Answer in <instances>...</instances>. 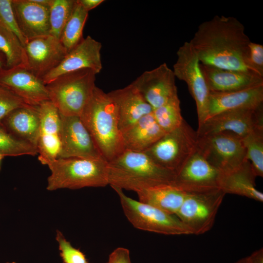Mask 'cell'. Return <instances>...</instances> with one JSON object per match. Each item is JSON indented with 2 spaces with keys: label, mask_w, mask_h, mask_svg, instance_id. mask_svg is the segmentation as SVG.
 Returning <instances> with one entry per match:
<instances>
[{
  "label": "cell",
  "mask_w": 263,
  "mask_h": 263,
  "mask_svg": "<svg viewBox=\"0 0 263 263\" xmlns=\"http://www.w3.org/2000/svg\"><path fill=\"white\" fill-rule=\"evenodd\" d=\"M152 114L157 124L166 133L179 127L184 120L181 115L178 95L153 110Z\"/></svg>",
  "instance_id": "cell-29"
},
{
  "label": "cell",
  "mask_w": 263,
  "mask_h": 263,
  "mask_svg": "<svg viewBox=\"0 0 263 263\" xmlns=\"http://www.w3.org/2000/svg\"><path fill=\"white\" fill-rule=\"evenodd\" d=\"M247 65L255 74L263 77V45L251 41L248 46Z\"/></svg>",
  "instance_id": "cell-36"
},
{
  "label": "cell",
  "mask_w": 263,
  "mask_h": 263,
  "mask_svg": "<svg viewBox=\"0 0 263 263\" xmlns=\"http://www.w3.org/2000/svg\"><path fill=\"white\" fill-rule=\"evenodd\" d=\"M96 75L83 69L62 75L46 85L50 101L61 115L80 116L96 86Z\"/></svg>",
  "instance_id": "cell-5"
},
{
  "label": "cell",
  "mask_w": 263,
  "mask_h": 263,
  "mask_svg": "<svg viewBox=\"0 0 263 263\" xmlns=\"http://www.w3.org/2000/svg\"><path fill=\"white\" fill-rule=\"evenodd\" d=\"M165 133L156 122L152 112L143 116L122 132L124 150L144 152Z\"/></svg>",
  "instance_id": "cell-25"
},
{
  "label": "cell",
  "mask_w": 263,
  "mask_h": 263,
  "mask_svg": "<svg viewBox=\"0 0 263 263\" xmlns=\"http://www.w3.org/2000/svg\"><path fill=\"white\" fill-rule=\"evenodd\" d=\"M6 65V60L3 54L0 51V70L5 68Z\"/></svg>",
  "instance_id": "cell-40"
},
{
  "label": "cell",
  "mask_w": 263,
  "mask_h": 263,
  "mask_svg": "<svg viewBox=\"0 0 263 263\" xmlns=\"http://www.w3.org/2000/svg\"><path fill=\"white\" fill-rule=\"evenodd\" d=\"M0 85L32 106L38 107L42 103L50 100L46 85L24 67L1 69Z\"/></svg>",
  "instance_id": "cell-15"
},
{
  "label": "cell",
  "mask_w": 263,
  "mask_h": 263,
  "mask_svg": "<svg viewBox=\"0 0 263 263\" xmlns=\"http://www.w3.org/2000/svg\"><path fill=\"white\" fill-rule=\"evenodd\" d=\"M1 125L9 132L37 148L40 127L38 106L17 108L6 115Z\"/></svg>",
  "instance_id": "cell-23"
},
{
  "label": "cell",
  "mask_w": 263,
  "mask_h": 263,
  "mask_svg": "<svg viewBox=\"0 0 263 263\" xmlns=\"http://www.w3.org/2000/svg\"><path fill=\"white\" fill-rule=\"evenodd\" d=\"M3 157H4L3 156L0 154V162H1V161L3 159Z\"/></svg>",
  "instance_id": "cell-42"
},
{
  "label": "cell",
  "mask_w": 263,
  "mask_h": 263,
  "mask_svg": "<svg viewBox=\"0 0 263 263\" xmlns=\"http://www.w3.org/2000/svg\"><path fill=\"white\" fill-rule=\"evenodd\" d=\"M198 135L184 120L145 152L161 167L177 172L197 149Z\"/></svg>",
  "instance_id": "cell-6"
},
{
  "label": "cell",
  "mask_w": 263,
  "mask_h": 263,
  "mask_svg": "<svg viewBox=\"0 0 263 263\" xmlns=\"http://www.w3.org/2000/svg\"><path fill=\"white\" fill-rule=\"evenodd\" d=\"M0 51L6 60V68L22 66L28 69L24 46L18 37L0 23Z\"/></svg>",
  "instance_id": "cell-28"
},
{
  "label": "cell",
  "mask_w": 263,
  "mask_h": 263,
  "mask_svg": "<svg viewBox=\"0 0 263 263\" xmlns=\"http://www.w3.org/2000/svg\"><path fill=\"white\" fill-rule=\"evenodd\" d=\"M221 173L197 149L175 173L173 185L188 192L216 189L220 188Z\"/></svg>",
  "instance_id": "cell-13"
},
{
  "label": "cell",
  "mask_w": 263,
  "mask_h": 263,
  "mask_svg": "<svg viewBox=\"0 0 263 263\" xmlns=\"http://www.w3.org/2000/svg\"><path fill=\"white\" fill-rule=\"evenodd\" d=\"M263 127V105L256 109L223 112L207 118L198 127V136L219 132H232L242 138Z\"/></svg>",
  "instance_id": "cell-11"
},
{
  "label": "cell",
  "mask_w": 263,
  "mask_h": 263,
  "mask_svg": "<svg viewBox=\"0 0 263 263\" xmlns=\"http://www.w3.org/2000/svg\"><path fill=\"white\" fill-rule=\"evenodd\" d=\"M86 11L76 0L72 13L61 33L59 41L67 53L84 38L83 30L88 17Z\"/></svg>",
  "instance_id": "cell-27"
},
{
  "label": "cell",
  "mask_w": 263,
  "mask_h": 263,
  "mask_svg": "<svg viewBox=\"0 0 263 263\" xmlns=\"http://www.w3.org/2000/svg\"><path fill=\"white\" fill-rule=\"evenodd\" d=\"M251 263H263V249L260 248L248 256Z\"/></svg>",
  "instance_id": "cell-39"
},
{
  "label": "cell",
  "mask_w": 263,
  "mask_h": 263,
  "mask_svg": "<svg viewBox=\"0 0 263 263\" xmlns=\"http://www.w3.org/2000/svg\"><path fill=\"white\" fill-rule=\"evenodd\" d=\"M132 83L153 110L178 95L175 76L166 63L144 72Z\"/></svg>",
  "instance_id": "cell-14"
},
{
  "label": "cell",
  "mask_w": 263,
  "mask_h": 263,
  "mask_svg": "<svg viewBox=\"0 0 263 263\" xmlns=\"http://www.w3.org/2000/svg\"><path fill=\"white\" fill-rule=\"evenodd\" d=\"M263 103V85L232 92H210L207 118L227 111L256 109Z\"/></svg>",
  "instance_id": "cell-21"
},
{
  "label": "cell",
  "mask_w": 263,
  "mask_h": 263,
  "mask_svg": "<svg viewBox=\"0 0 263 263\" xmlns=\"http://www.w3.org/2000/svg\"><path fill=\"white\" fill-rule=\"evenodd\" d=\"M101 42L87 36L69 51L60 63L41 79L46 85L58 76L83 69L93 70L97 75L102 69Z\"/></svg>",
  "instance_id": "cell-16"
},
{
  "label": "cell",
  "mask_w": 263,
  "mask_h": 263,
  "mask_svg": "<svg viewBox=\"0 0 263 263\" xmlns=\"http://www.w3.org/2000/svg\"><path fill=\"white\" fill-rule=\"evenodd\" d=\"M0 154L3 156H35L38 151L36 146L13 135L0 125Z\"/></svg>",
  "instance_id": "cell-31"
},
{
  "label": "cell",
  "mask_w": 263,
  "mask_h": 263,
  "mask_svg": "<svg viewBox=\"0 0 263 263\" xmlns=\"http://www.w3.org/2000/svg\"><path fill=\"white\" fill-rule=\"evenodd\" d=\"M24 47L28 69L40 79L57 66L68 53L59 39L51 35L28 39Z\"/></svg>",
  "instance_id": "cell-17"
},
{
  "label": "cell",
  "mask_w": 263,
  "mask_h": 263,
  "mask_svg": "<svg viewBox=\"0 0 263 263\" xmlns=\"http://www.w3.org/2000/svg\"><path fill=\"white\" fill-rule=\"evenodd\" d=\"M139 201L176 215L188 192L173 185H165L136 192Z\"/></svg>",
  "instance_id": "cell-26"
},
{
  "label": "cell",
  "mask_w": 263,
  "mask_h": 263,
  "mask_svg": "<svg viewBox=\"0 0 263 263\" xmlns=\"http://www.w3.org/2000/svg\"><path fill=\"white\" fill-rule=\"evenodd\" d=\"M79 117L107 162L124 150L117 108L108 93L96 86Z\"/></svg>",
  "instance_id": "cell-3"
},
{
  "label": "cell",
  "mask_w": 263,
  "mask_h": 263,
  "mask_svg": "<svg viewBox=\"0 0 263 263\" xmlns=\"http://www.w3.org/2000/svg\"><path fill=\"white\" fill-rule=\"evenodd\" d=\"M246 158L256 176H263V127L258 128L242 138Z\"/></svg>",
  "instance_id": "cell-30"
},
{
  "label": "cell",
  "mask_w": 263,
  "mask_h": 263,
  "mask_svg": "<svg viewBox=\"0 0 263 263\" xmlns=\"http://www.w3.org/2000/svg\"><path fill=\"white\" fill-rule=\"evenodd\" d=\"M107 163L104 159L56 158L48 161L51 174L46 189H79L103 187L108 185Z\"/></svg>",
  "instance_id": "cell-4"
},
{
  "label": "cell",
  "mask_w": 263,
  "mask_h": 263,
  "mask_svg": "<svg viewBox=\"0 0 263 263\" xmlns=\"http://www.w3.org/2000/svg\"><path fill=\"white\" fill-rule=\"evenodd\" d=\"M19 29L26 40L50 35L49 6L34 0H12Z\"/></svg>",
  "instance_id": "cell-19"
},
{
  "label": "cell",
  "mask_w": 263,
  "mask_h": 263,
  "mask_svg": "<svg viewBox=\"0 0 263 263\" xmlns=\"http://www.w3.org/2000/svg\"><path fill=\"white\" fill-rule=\"evenodd\" d=\"M172 71L175 77L184 81L194 99L197 109L198 127L207 117L209 90L204 76L201 62L193 47L185 42L178 49Z\"/></svg>",
  "instance_id": "cell-8"
},
{
  "label": "cell",
  "mask_w": 263,
  "mask_h": 263,
  "mask_svg": "<svg viewBox=\"0 0 263 263\" xmlns=\"http://www.w3.org/2000/svg\"><path fill=\"white\" fill-rule=\"evenodd\" d=\"M255 175L248 160L231 171L221 173L219 188L225 193L238 195L263 202V194L255 184Z\"/></svg>",
  "instance_id": "cell-24"
},
{
  "label": "cell",
  "mask_w": 263,
  "mask_h": 263,
  "mask_svg": "<svg viewBox=\"0 0 263 263\" xmlns=\"http://www.w3.org/2000/svg\"><path fill=\"white\" fill-rule=\"evenodd\" d=\"M111 187L119 198L125 215L134 227L165 235L191 234L176 215L134 200L127 196L119 188Z\"/></svg>",
  "instance_id": "cell-7"
},
{
  "label": "cell",
  "mask_w": 263,
  "mask_h": 263,
  "mask_svg": "<svg viewBox=\"0 0 263 263\" xmlns=\"http://www.w3.org/2000/svg\"><path fill=\"white\" fill-rule=\"evenodd\" d=\"M78 1L89 12L104 2V0H78Z\"/></svg>",
  "instance_id": "cell-38"
},
{
  "label": "cell",
  "mask_w": 263,
  "mask_h": 263,
  "mask_svg": "<svg viewBox=\"0 0 263 263\" xmlns=\"http://www.w3.org/2000/svg\"><path fill=\"white\" fill-rule=\"evenodd\" d=\"M107 263H132L129 250L122 247L116 248L109 255Z\"/></svg>",
  "instance_id": "cell-37"
},
{
  "label": "cell",
  "mask_w": 263,
  "mask_h": 263,
  "mask_svg": "<svg viewBox=\"0 0 263 263\" xmlns=\"http://www.w3.org/2000/svg\"><path fill=\"white\" fill-rule=\"evenodd\" d=\"M16 263L15 262H11V263Z\"/></svg>",
  "instance_id": "cell-43"
},
{
  "label": "cell",
  "mask_w": 263,
  "mask_h": 263,
  "mask_svg": "<svg viewBox=\"0 0 263 263\" xmlns=\"http://www.w3.org/2000/svg\"><path fill=\"white\" fill-rule=\"evenodd\" d=\"M40 127L37 149L38 159L46 163L58 157L61 149L60 116L54 105L50 101L39 106Z\"/></svg>",
  "instance_id": "cell-18"
},
{
  "label": "cell",
  "mask_w": 263,
  "mask_h": 263,
  "mask_svg": "<svg viewBox=\"0 0 263 263\" xmlns=\"http://www.w3.org/2000/svg\"><path fill=\"white\" fill-rule=\"evenodd\" d=\"M28 105L9 89L0 85V125L4 117L12 111Z\"/></svg>",
  "instance_id": "cell-35"
},
{
  "label": "cell",
  "mask_w": 263,
  "mask_h": 263,
  "mask_svg": "<svg viewBox=\"0 0 263 263\" xmlns=\"http://www.w3.org/2000/svg\"><path fill=\"white\" fill-rule=\"evenodd\" d=\"M0 23L14 33L24 46L26 40L18 26L12 7V0H0Z\"/></svg>",
  "instance_id": "cell-34"
},
{
  "label": "cell",
  "mask_w": 263,
  "mask_h": 263,
  "mask_svg": "<svg viewBox=\"0 0 263 263\" xmlns=\"http://www.w3.org/2000/svg\"><path fill=\"white\" fill-rule=\"evenodd\" d=\"M108 185L136 192L173 185L174 173L154 163L144 152L124 150L107 163Z\"/></svg>",
  "instance_id": "cell-2"
},
{
  "label": "cell",
  "mask_w": 263,
  "mask_h": 263,
  "mask_svg": "<svg viewBox=\"0 0 263 263\" xmlns=\"http://www.w3.org/2000/svg\"><path fill=\"white\" fill-rule=\"evenodd\" d=\"M225 195L220 188L188 192L176 215L191 234H204L212 227Z\"/></svg>",
  "instance_id": "cell-10"
},
{
  "label": "cell",
  "mask_w": 263,
  "mask_h": 263,
  "mask_svg": "<svg viewBox=\"0 0 263 263\" xmlns=\"http://www.w3.org/2000/svg\"><path fill=\"white\" fill-rule=\"evenodd\" d=\"M235 263H251V262L250 261V259L249 258V257H245L244 258H242L237 261H236Z\"/></svg>",
  "instance_id": "cell-41"
},
{
  "label": "cell",
  "mask_w": 263,
  "mask_h": 263,
  "mask_svg": "<svg viewBox=\"0 0 263 263\" xmlns=\"http://www.w3.org/2000/svg\"><path fill=\"white\" fill-rule=\"evenodd\" d=\"M60 116L61 149L57 158L104 159L79 116Z\"/></svg>",
  "instance_id": "cell-12"
},
{
  "label": "cell",
  "mask_w": 263,
  "mask_h": 263,
  "mask_svg": "<svg viewBox=\"0 0 263 263\" xmlns=\"http://www.w3.org/2000/svg\"><path fill=\"white\" fill-rule=\"evenodd\" d=\"M189 42L202 64L255 74L247 63L251 41L235 17L215 16L202 22Z\"/></svg>",
  "instance_id": "cell-1"
},
{
  "label": "cell",
  "mask_w": 263,
  "mask_h": 263,
  "mask_svg": "<svg viewBox=\"0 0 263 263\" xmlns=\"http://www.w3.org/2000/svg\"><path fill=\"white\" fill-rule=\"evenodd\" d=\"M201 67L210 92H232L263 85V77L255 74L201 63Z\"/></svg>",
  "instance_id": "cell-22"
},
{
  "label": "cell",
  "mask_w": 263,
  "mask_h": 263,
  "mask_svg": "<svg viewBox=\"0 0 263 263\" xmlns=\"http://www.w3.org/2000/svg\"><path fill=\"white\" fill-rule=\"evenodd\" d=\"M197 149L222 173L234 169L247 160L242 138L231 132L198 136Z\"/></svg>",
  "instance_id": "cell-9"
},
{
  "label": "cell",
  "mask_w": 263,
  "mask_h": 263,
  "mask_svg": "<svg viewBox=\"0 0 263 263\" xmlns=\"http://www.w3.org/2000/svg\"><path fill=\"white\" fill-rule=\"evenodd\" d=\"M56 240L63 263H89L85 254L73 247L58 230L56 231Z\"/></svg>",
  "instance_id": "cell-33"
},
{
  "label": "cell",
  "mask_w": 263,
  "mask_h": 263,
  "mask_svg": "<svg viewBox=\"0 0 263 263\" xmlns=\"http://www.w3.org/2000/svg\"><path fill=\"white\" fill-rule=\"evenodd\" d=\"M108 94L116 107L122 133L143 116L153 111L152 108L132 83L112 91Z\"/></svg>",
  "instance_id": "cell-20"
},
{
  "label": "cell",
  "mask_w": 263,
  "mask_h": 263,
  "mask_svg": "<svg viewBox=\"0 0 263 263\" xmlns=\"http://www.w3.org/2000/svg\"><path fill=\"white\" fill-rule=\"evenodd\" d=\"M76 0H51L49 6L50 35L59 39Z\"/></svg>",
  "instance_id": "cell-32"
}]
</instances>
